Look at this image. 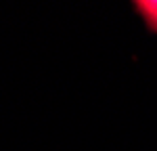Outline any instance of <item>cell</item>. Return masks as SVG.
Masks as SVG:
<instances>
[{"label": "cell", "mask_w": 157, "mask_h": 151, "mask_svg": "<svg viewBox=\"0 0 157 151\" xmlns=\"http://www.w3.org/2000/svg\"><path fill=\"white\" fill-rule=\"evenodd\" d=\"M136 13L143 17L145 25L157 34V0H143V2H136Z\"/></svg>", "instance_id": "1"}]
</instances>
